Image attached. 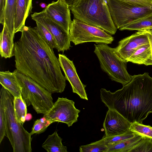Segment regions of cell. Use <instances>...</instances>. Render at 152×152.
<instances>
[{
    "mask_svg": "<svg viewBox=\"0 0 152 152\" xmlns=\"http://www.w3.org/2000/svg\"><path fill=\"white\" fill-rule=\"evenodd\" d=\"M14 43L16 69L30 77L51 93H61L66 79L53 49L40 35L36 27L25 26Z\"/></svg>",
    "mask_w": 152,
    "mask_h": 152,
    "instance_id": "6da1fadb",
    "label": "cell"
},
{
    "mask_svg": "<svg viewBox=\"0 0 152 152\" xmlns=\"http://www.w3.org/2000/svg\"><path fill=\"white\" fill-rule=\"evenodd\" d=\"M100 92L105 106L131 123L136 121L142 124L152 113V77L148 72L132 76L129 83L115 92L103 88Z\"/></svg>",
    "mask_w": 152,
    "mask_h": 152,
    "instance_id": "7a4b0ae2",
    "label": "cell"
},
{
    "mask_svg": "<svg viewBox=\"0 0 152 152\" xmlns=\"http://www.w3.org/2000/svg\"><path fill=\"white\" fill-rule=\"evenodd\" d=\"M69 7L75 18L110 35L116 33L117 28L112 20L106 0H78Z\"/></svg>",
    "mask_w": 152,
    "mask_h": 152,
    "instance_id": "3957f363",
    "label": "cell"
},
{
    "mask_svg": "<svg viewBox=\"0 0 152 152\" xmlns=\"http://www.w3.org/2000/svg\"><path fill=\"white\" fill-rule=\"evenodd\" d=\"M0 95L3 99L6 120V136L14 152H31V135L17 118L13 106L14 97L2 86Z\"/></svg>",
    "mask_w": 152,
    "mask_h": 152,
    "instance_id": "277c9868",
    "label": "cell"
},
{
    "mask_svg": "<svg viewBox=\"0 0 152 152\" xmlns=\"http://www.w3.org/2000/svg\"><path fill=\"white\" fill-rule=\"evenodd\" d=\"M13 72L21 87L22 97L27 105H31L38 114H44L48 112L54 104L52 93L16 69Z\"/></svg>",
    "mask_w": 152,
    "mask_h": 152,
    "instance_id": "5b68a950",
    "label": "cell"
},
{
    "mask_svg": "<svg viewBox=\"0 0 152 152\" xmlns=\"http://www.w3.org/2000/svg\"><path fill=\"white\" fill-rule=\"evenodd\" d=\"M94 46V52L98 58L101 68L111 80L120 83L123 86L129 83L132 76L127 70V62L118 56L114 48L104 44H95Z\"/></svg>",
    "mask_w": 152,
    "mask_h": 152,
    "instance_id": "8992f818",
    "label": "cell"
},
{
    "mask_svg": "<svg viewBox=\"0 0 152 152\" xmlns=\"http://www.w3.org/2000/svg\"><path fill=\"white\" fill-rule=\"evenodd\" d=\"M106 0L112 20L119 30L152 13V7L120 0Z\"/></svg>",
    "mask_w": 152,
    "mask_h": 152,
    "instance_id": "52a82bcc",
    "label": "cell"
},
{
    "mask_svg": "<svg viewBox=\"0 0 152 152\" xmlns=\"http://www.w3.org/2000/svg\"><path fill=\"white\" fill-rule=\"evenodd\" d=\"M70 40L77 45L87 42L106 45L111 44L114 38L104 30L74 18L69 32Z\"/></svg>",
    "mask_w": 152,
    "mask_h": 152,
    "instance_id": "ba28073f",
    "label": "cell"
},
{
    "mask_svg": "<svg viewBox=\"0 0 152 152\" xmlns=\"http://www.w3.org/2000/svg\"><path fill=\"white\" fill-rule=\"evenodd\" d=\"M80 111L75 107L73 100L66 98L58 97L43 116L52 123L56 122H62L69 127L77 121Z\"/></svg>",
    "mask_w": 152,
    "mask_h": 152,
    "instance_id": "9c48e42d",
    "label": "cell"
},
{
    "mask_svg": "<svg viewBox=\"0 0 152 152\" xmlns=\"http://www.w3.org/2000/svg\"><path fill=\"white\" fill-rule=\"evenodd\" d=\"M31 18L45 26L55 38L58 52H64L71 46L69 34L53 20L48 15L45 9L39 12H34L31 15Z\"/></svg>",
    "mask_w": 152,
    "mask_h": 152,
    "instance_id": "30bf717a",
    "label": "cell"
},
{
    "mask_svg": "<svg viewBox=\"0 0 152 152\" xmlns=\"http://www.w3.org/2000/svg\"><path fill=\"white\" fill-rule=\"evenodd\" d=\"M147 30L138 31L119 41L114 48L115 52L123 61L127 60L133 53L142 46L149 43Z\"/></svg>",
    "mask_w": 152,
    "mask_h": 152,
    "instance_id": "8fae6325",
    "label": "cell"
},
{
    "mask_svg": "<svg viewBox=\"0 0 152 152\" xmlns=\"http://www.w3.org/2000/svg\"><path fill=\"white\" fill-rule=\"evenodd\" d=\"M58 59L66 79L71 84L73 92L77 94L81 99L88 100L85 90L86 85L81 81L73 61L65 55L61 54H58Z\"/></svg>",
    "mask_w": 152,
    "mask_h": 152,
    "instance_id": "7c38bea8",
    "label": "cell"
},
{
    "mask_svg": "<svg viewBox=\"0 0 152 152\" xmlns=\"http://www.w3.org/2000/svg\"><path fill=\"white\" fill-rule=\"evenodd\" d=\"M131 123L116 110L108 109L103 124L105 137L116 136L127 132Z\"/></svg>",
    "mask_w": 152,
    "mask_h": 152,
    "instance_id": "4fadbf2b",
    "label": "cell"
},
{
    "mask_svg": "<svg viewBox=\"0 0 152 152\" xmlns=\"http://www.w3.org/2000/svg\"><path fill=\"white\" fill-rule=\"evenodd\" d=\"M44 9L49 16L69 34L72 21L70 10L65 1H53Z\"/></svg>",
    "mask_w": 152,
    "mask_h": 152,
    "instance_id": "5bb4252c",
    "label": "cell"
},
{
    "mask_svg": "<svg viewBox=\"0 0 152 152\" xmlns=\"http://www.w3.org/2000/svg\"><path fill=\"white\" fill-rule=\"evenodd\" d=\"M32 9V0H17L14 23L15 34L22 31L26 19L31 13Z\"/></svg>",
    "mask_w": 152,
    "mask_h": 152,
    "instance_id": "9a60e30c",
    "label": "cell"
},
{
    "mask_svg": "<svg viewBox=\"0 0 152 152\" xmlns=\"http://www.w3.org/2000/svg\"><path fill=\"white\" fill-rule=\"evenodd\" d=\"M0 83L14 97L22 95L21 87L14 72L9 70L0 72Z\"/></svg>",
    "mask_w": 152,
    "mask_h": 152,
    "instance_id": "2e32d148",
    "label": "cell"
},
{
    "mask_svg": "<svg viewBox=\"0 0 152 152\" xmlns=\"http://www.w3.org/2000/svg\"><path fill=\"white\" fill-rule=\"evenodd\" d=\"M128 62L146 66L152 65V55L149 43L137 49L127 60V62Z\"/></svg>",
    "mask_w": 152,
    "mask_h": 152,
    "instance_id": "e0dca14e",
    "label": "cell"
},
{
    "mask_svg": "<svg viewBox=\"0 0 152 152\" xmlns=\"http://www.w3.org/2000/svg\"><path fill=\"white\" fill-rule=\"evenodd\" d=\"M13 39L6 26L4 25L0 36V54L1 57L7 58L13 56Z\"/></svg>",
    "mask_w": 152,
    "mask_h": 152,
    "instance_id": "ac0fdd59",
    "label": "cell"
},
{
    "mask_svg": "<svg viewBox=\"0 0 152 152\" xmlns=\"http://www.w3.org/2000/svg\"><path fill=\"white\" fill-rule=\"evenodd\" d=\"M17 0H7L4 13L5 25L14 38L15 20L16 12ZM3 25V26H4Z\"/></svg>",
    "mask_w": 152,
    "mask_h": 152,
    "instance_id": "d6986e66",
    "label": "cell"
},
{
    "mask_svg": "<svg viewBox=\"0 0 152 152\" xmlns=\"http://www.w3.org/2000/svg\"><path fill=\"white\" fill-rule=\"evenodd\" d=\"M62 140L56 131L48 136L42 147L48 152H67V148L63 144Z\"/></svg>",
    "mask_w": 152,
    "mask_h": 152,
    "instance_id": "ffe728a7",
    "label": "cell"
},
{
    "mask_svg": "<svg viewBox=\"0 0 152 152\" xmlns=\"http://www.w3.org/2000/svg\"><path fill=\"white\" fill-rule=\"evenodd\" d=\"M142 138L140 135H136L132 137L116 144L107 145L108 147L107 152H129L142 140Z\"/></svg>",
    "mask_w": 152,
    "mask_h": 152,
    "instance_id": "44dd1931",
    "label": "cell"
},
{
    "mask_svg": "<svg viewBox=\"0 0 152 152\" xmlns=\"http://www.w3.org/2000/svg\"><path fill=\"white\" fill-rule=\"evenodd\" d=\"M152 29V13L125 26L120 30L140 31Z\"/></svg>",
    "mask_w": 152,
    "mask_h": 152,
    "instance_id": "7402d4cb",
    "label": "cell"
},
{
    "mask_svg": "<svg viewBox=\"0 0 152 152\" xmlns=\"http://www.w3.org/2000/svg\"><path fill=\"white\" fill-rule=\"evenodd\" d=\"M13 106L15 116L23 125L26 121L27 109L26 103L22 96L14 97Z\"/></svg>",
    "mask_w": 152,
    "mask_h": 152,
    "instance_id": "603a6c76",
    "label": "cell"
},
{
    "mask_svg": "<svg viewBox=\"0 0 152 152\" xmlns=\"http://www.w3.org/2000/svg\"><path fill=\"white\" fill-rule=\"evenodd\" d=\"M107 150L104 137L98 141L79 147L80 152H107Z\"/></svg>",
    "mask_w": 152,
    "mask_h": 152,
    "instance_id": "cb8c5ba5",
    "label": "cell"
},
{
    "mask_svg": "<svg viewBox=\"0 0 152 152\" xmlns=\"http://www.w3.org/2000/svg\"><path fill=\"white\" fill-rule=\"evenodd\" d=\"M129 130L143 137L152 139V127L137 121L131 123Z\"/></svg>",
    "mask_w": 152,
    "mask_h": 152,
    "instance_id": "d4e9b609",
    "label": "cell"
},
{
    "mask_svg": "<svg viewBox=\"0 0 152 152\" xmlns=\"http://www.w3.org/2000/svg\"><path fill=\"white\" fill-rule=\"evenodd\" d=\"M36 28L38 33L48 44L52 48H57L56 41L49 31L40 23L36 22Z\"/></svg>",
    "mask_w": 152,
    "mask_h": 152,
    "instance_id": "484cf974",
    "label": "cell"
},
{
    "mask_svg": "<svg viewBox=\"0 0 152 152\" xmlns=\"http://www.w3.org/2000/svg\"><path fill=\"white\" fill-rule=\"evenodd\" d=\"M52 123L45 117L36 120L34 123L30 133L31 135L34 134H40L44 132Z\"/></svg>",
    "mask_w": 152,
    "mask_h": 152,
    "instance_id": "4316f807",
    "label": "cell"
},
{
    "mask_svg": "<svg viewBox=\"0 0 152 152\" xmlns=\"http://www.w3.org/2000/svg\"><path fill=\"white\" fill-rule=\"evenodd\" d=\"M152 152V139L143 137L129 152Z\"/></svg>",
    "mask_w": 152,
    "mask_h": 152,
    "instance_id": "83f0119b",
    "label": "cell"
},
{
    "mask_svg": "<svg viewBox=\"0 0 152 152\" xmlns=\"http://www.w3.org/2000/svg\"><path fill=\"white\" fill-rule=\"evenodd\" d=\"M136 135L137 134L129 130L124 133L120 135L111 137H104L105 143L107 145H113L132 137Z\"/></svg>",
    "mask_w": 152,
    "mask_h": 152,
    "instance_id": "f1b7e54d",
    "label": "cell"
},
{
    "mask_svg": "<svg viewBox=\"0 0 152 152\" xmlns=\"http://www.w3.org/2000/svg\"><path fill=\"white\" fill-rule=\"evenodd\" d=\"M6 134V120L4 103L2 97L0 98V144L2 141Z\"/></svg>",
    "mask_w": 152,
    "mask_h": 152,
    "instance_id": "f546056e",
    "label": "cell"
},
{
    "mask_svg": "<svg viewBox=\"0 0 152 152\" xmlns=\"http://www.w3.org/2000/svg\"><path fill=\"white\" fill-rule=\"evenodd\" d=\"M135 4L152 7L151 0H120Z\"/></svg>",
    "mask_w": 152,
    "mask_h": 152,
    "instance_id": "4dcf8cb0",
    "label": "cell"
},
{
    "mask_svg": "<svg viewBox=\"0 0 152 152\" xmlns=\"http://www.w3.org/2000/svg\"><path fill=\"white\" fill-rule=\"evenodd\" d=\"M7 0H0V23L3 26L4 23V13Z\"/></svg>",
    "mask_w": 152,
    "mask_h": 152,
    "instance_id": "1f68e13d",
    "label": "cell"
},
{
    "mask_svg": "<svg viewBox=\"0 0 152 152\" xmlns=\"http://www.w3.org/2000/svg\"><path fill=\"white\" fill-rule=\"evenodd\" d=\"M148 30V38L152 55V32L148 30Z\"/></svg>",
    "mask_w": 152,
    "mask_h": 152,
    "instance_id": "d6a6232c",
    "label": "cell"
},
{
    "mask_svg": "<svg viewBox=\"0 0 152 152\" xmlns=\"http://www.w3.org/2000/svg\"><path fill=\"white\" fill-rule=\"evenodd\" d=\"M69 7L74 5L78 0H64Z\"/></svg>",
    "mask_w": 152,
    "mask_h": 152,
    "instance_id": "836d02e7",
    "label": "cell"
},
{
    "mask_svg": "<svg viewBox=\"0 0 152 152\" xmlns=\"http://www.w3.org/2000/svg\"><path fill=\"white\" fill-rule=\"evenodd\" d=\"M32 118V116L31 114L28 113L27 114L26 117V121H29L31 120Z\"/></svg>",
    "mask_w": 152,
    "mask_h": 152,
    "instance_id": "e575fe53",
    "label": "cell"
},
{
    "mask_svg": "<svg viewBox=\"0 0 152 152\" xmlns=\"http://www.w3.org/2000/svg\"><path fill=\"white\" fill-rule=\"evenodd\" d=\"M40 6L42 8H45L47 6V5L46 4L43 2H42L39 4Z\"/></svg>",
    "mask_w": 152,
    "mask_h": 152,
    "instance_id": "d590c367",
    "label": "cell"
},
{
    "mask_svg": "<svg viewBox=\"0 0 152 152\" xmlns=\"http://www.w3.org/2000/svg\"><path fill=\"white\" fill-rule=\"evenodd\" d=\"M148 30L152 32V29H148Z\"/></svg>",
    "mask_w": 152,
    "mask_h": 152,
    "instance_id": "8d00e7d4",
    "label": "cell"
},
{
    "mask_svg": "<svg viewBox=\"0 0 152 152\" xmlns=\"http://www.w3.org/2000/svg\"></svg>",
    "mask_w": 152,
    "mask_h": 152,
    "instance_id": "74e56055",
    "label": "cell"
}]
</instances>
